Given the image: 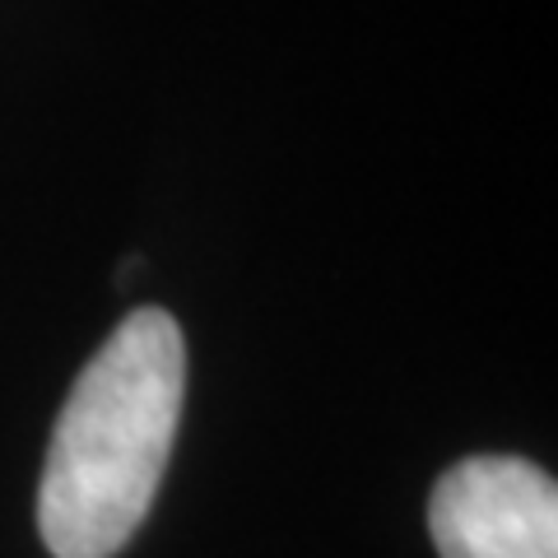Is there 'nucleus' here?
<instances>
[{"label": "nucleus", "mask_w": 558, "mask_h": 558, "mask_svg": "<svg viewBox=\"0 0 558 558\" xmlns=\"http://www.w3.org/2000/svg\"><path fill=\"white\" fill-rule=\"evenodd\" d=\"M186 340L163 307H140L84 363L51 433L38 531L57 558H112L149 517L178 438Z\"/></svg>", "instance_id": "nucleus-1"}, {"label": "nucleus", "mask_w": 558, "mask_h": 558, "mask_svg": "<svg viewBox=\"0 0 558 558\" xmlns=\"http://www.w3.org/2000/svg\"><path fill=\"white\" fill-rule=\"evenodd\" d=\"M442 558H558V488L521 457H465L428 502Z\"/></svg>", "instance_id": "nucleus-2"}]
</instances>
